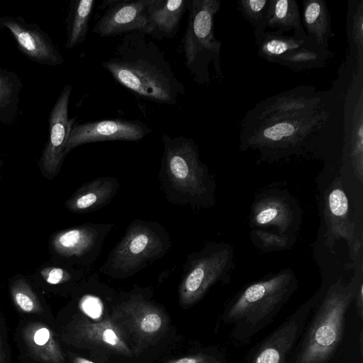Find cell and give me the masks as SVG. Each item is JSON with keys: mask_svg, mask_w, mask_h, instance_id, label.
<instances>
[{"mask_svg": "<svg viewBox=\"0 0 363 363\" xmlns=\"http://www.w3.org/2000/svg\"><path fill=\"white\" fill-rule=\"evenodd\" d=\"M189 0H150L145 34L157 40L172 39L177 33Z\"/></svg>", "mask_w": 363, "mask_h": 363, "instance_id": "21", "label": "cell"}, {"mask_svg": "<svg viewBox=\"0 0 363 363\" xmlns=\"http://www.w3.org/2000/svg\"><path fill=\"white\" fill-rule=\"evenodd\" d=\"M220 0H189L186 28L182 38L184 64L195 82L208 85L210 65L218 79H223L220 64L221 41L214 33V18Z\"/></svg>", "mask_w": 363, "mask_h": 363, "instance_id": "7", "label": "cell"}, {"mask_svg": "<svg viewBox=\"0 0 363 363\" xmlns=\"http://www.w3.org/2000/svg\"><path fill=\"white\" fill-rule=\"evenodd\" d=\"M250 235L255 245L264 252L289 249L294 241L289 236L275 234L259 228L253 229Z\"/></svg>", "mask_w": 363, "mask_h": 363, "instance_id": "33", "label": "cell"}, {"mask_svg": "<svg viewBox=\"0 0 363 363\" xmlns=\"http://www.w3.org/2000/svg\"><path fill=\"white\" fill-rule=\"evenodd\" d=\"M72 90V85H65L50 112L49 138L38 162L41 174L48 179H52L58 174L67 156V141L77 119L68 117Z\"/></svg>", "mask_w": 363, "mask_h": 363, "instance_id": "12", "label": "cell"}, {"mask_svg": "<svg viewBox=\"0 0 363 363\" xmlns=\"http://www.w3.org/2000/svg\"><path fill=\"white\" fill-rule=\"evenodd\" d=\"M0 29L8 30L18 50L32 62L48 66L62 65L65 60L50 35L36 23L20 16H0Z\"/></svg>", "mask_w": 363, "mask_h": 363, "instance_id": "16", "label": "cell"}, {"mask_svg": "<svg viewBox=\"0 0 363 363\" xmlns=\"http://www.w3.org/2000/svg\"><path fill=\"white\" fill-rule=\"evenodd\" d=\"M319 298L320 294L314 295L269 334L257 347L252 363H286L287 354L301 335Z\"/></svg>", "mask_w": 363, "mask_h": 363, "instance_id": "15", "label": "cell"}, {"mask_svg": "<svg viewBox=\"0 0 363 363\" xmlns=\"http://www.w3.org/2000/svg\"><path fill=\"white\" fill-rule=\"evenodd\" d=\"M354 301L357 310V313L361 319L363 317V281H362L357 289Z\"/></svg>", "mask_w": 363, "mask_h": 363, "instance_id": "36", "label": "cell"}, {"mask_svg": "<svg viewBox=\"0 0 363 363\" xmlns=\"http://www.w3.org/2000/svg\"><path fill=\"white\" fill-rule=\"evenodd\" d=\"M343 108L345 149L357 180L363 182V71L352 69Z\"/></svg>", "mask_w": 363, "mask_h": 363, "instance_id": "14", "label": "cell"}, {"mask_svg": "<svg viewBox=\"0 0 363 363\" xmlns=\"http://www.w3.org/2000/svg\"><path fill=\"white\" fill-rule=\"evenodd\" d=\"M346 33L349 45L347 56L363 70V1H349Z\"/></svg>", "mask_w": 363, "mask_h": 363, "instance_id": "29", "label": "cell"}, {"mask_svg": "<svg viewBox=\"0 0 363 363\" xmlns=\"http://www.w3.org/2000/svg\"><path fill=\"white\" fill-rule=\"evenodd\" d=\"M267 28L285 32L304 30L296 0H270Z\"/></svg>", "mask_w": 363, "mask_h": 363, "instance_id": "30", "label": "cell"}, {"mask_svg": "<svg viewBox=\"0 0 363 363\" xmlns=\"http://www.w3.org/2000/svg\"><path fill=\"white\" fill-rule=\"evenodd\" d=\"M301 22L305 33L312 41L329 49L333 34L331 17L325 0H304Z\"/></svg>", "mask_w": 363, "mask_h": 363, "instance_id": "24", "label": "cell"}, {"mask_svg": "<svg viewBox=\"0 0 363 363\" xmlns=\"http://www.w3.org/2000/svg\"><path fill=\"white\" fill-rule=\"evenodd\" d=\"M270 0H240L237 2L239 12L252 25L255 39L267 28Z\"/></svg>", "mask_w": 363, "mask_h": 363, "instance_id": "31", "label": "cell"}, {"mask_svg": "<svg viewBox=\"0 0 363 363\" xmlns=\"http://www.w3.org/2000/svg\"><path fill=\"white\" fill-rule=\"evenodd\" d=\"M329 49L318 45L309 40L300 48L287 52L276 58L273 62L286 67L294 71L301 72L325 67L333 57Z\"/></svg>", "mask_w": 363, "mask_h": 363, "instance_id": "25", "label": "cell"}, {"mask_svg": "<svg viewBox=\"0 0 363 363\" xmlns=\"http://www.w3.org/2000/svg\"><path fill=\"white\" fill-rule=\"evenodd\" d=\"M101 66L119 84L152 102L173 105L186 91L164 52L143 32L123 35Z\"/></svg>", "mask_w": 363, "mask_h": 363, "instance_id": "1", "label": "cell"}, {"mask_svg": "<svg viewBox=\"0 0 363 363\" xmlns=\"http://www.w3.org/2000/svg\"><path fill=\"white\" fill-rule=\"evenodd\" d=\"M151 132L140 121L112 118L75 124L70 130L65 153L84 144L107 140L138 141Z\"/></svg>", "mask_w": 363, "mask_h": 363, "instance_id": "17", "label": "cell"}, {"mask_svg": "<svg viewBox=\"0 0 363 363\" xmlns=\"http://www.w3.org/2000/svg\"><path fill=\"white\" fill-rule=\"evenodd\" d=\"M95 2V0H72L70 2L67 17L65 47L67 49H72L86 40Z\"/></svg>", "mask_w": 363, "mask_h": 363, "instance_id": "27", "label": "cell"}, {"mask_svg": "<svg viewBox=\"0 0 363 363\" xmlns=\"http://www.w3.org/2000/svg\"><path fill=\"white\" fill-rule=\"evenodd\" d=\"M294 272L287 268L250 283L229 302L223 320L234 325L233 335L246 340L265 328L297 289Z\"/></svg>", "mask_w": 363, "mask_h": 363, "instance_id": "5", "label": "cell"}, {"mask_svg": "<svg viewBox=\"0 0 363 363\" xmlns=\"http://www.w3.org/2000/svg\"><path fill=\"white\" fill-rule=\"evenodd\" d=\"M234 255L233 246L223 242H209L199 251L189 254L178 288L180 303L192 305L216 283H228L234 268Z\"/></svg>", "mask_w": 363, "mask_h": 363, "instance_id": "8", "label": "cell"}, {"mask_svg": "<svg viewBox=\"0 0 363 363\" xmlns=\"http://www.w3.org/2000/svg\"><path fill=\"white\" fill-rule=\"evenodd\" d=\"M73 363H94L83 357H77L74 359Z\"/></svg>", "mask_w": 363, "mask_h": 363, "instance_id": "38", "label": "cell"}, {"mask_svg": "<svg viewBox=\"0 0 363 363\" xmlns=\"http://www.w3.org/2000/svg\"><path fill=\"white\" fill-rule=\"evenodd\" d=\"M300 213L295 202L284 194L266 193L252 205L250 224L252 228L274 227L278 234L291 235L299 225Z\"/></svg>", "mask_w": 363, "mask_h": 363, "instance_id": "19", "label": "cell"}, {"mask_svg": "<svg viewBox=\"0 0 363 363\" xmlns=\"http://www.w3.org/2000/svg\"><path fill=\"white\" fill-rule=\"evenodd\" d=\"M171 247L169 232L161 223L134 219L99 272L114 279L128 278L162 258Z\"/></svg>", "mask_w": 363, "mask_h": 363, "instance_id": "6", "label": "cell"}, {"mask_svg": "<svg viewBox=\"0 0 363 363\" xmlns=\"http://www.w3.org/2000/svg\"><path fill=\"white\" fill-rule=\"evenodd\" d=\"M333 91H316L313 86L300 85L258 103L243 119L242 127L252 126L306 113L319 108L331 98Z\"/></svg>", "mask_w": 363, "mask_h": 363, "instance_id": "10", "label": "cell"}, {"mask_svg": "<svg viewBox=\"0 0 363 363\" xmlns=\"http://www.w3.org/2000/svg\"><path fill=\"white\" fill-rule=\"evenodd\" d=\"M342 93L333 90L330 100L319 108L252 126L242 127L240 147L258 150L262 155L278 157L291 155L334 125L333 116L342 111Z\"/></svg>", "mask_w": 363, "mask_h": 363, "instance_id": "3", "label": "cell"}, {"mask_svg": "<svg viewBox=\"0 0 363 363\" xmlns=\"http://www.w3.org/2000/svg\"><path fill=\"white\" fill-rule=\"evenodd\" d=\"M113 320L123 331L141 342L154 340L166 329L167 320L157 305L145 298L141 293H134L117 305Z\"/></svg>", "mask_w": 363, "mask_h": 363, "instance_id": "11", "label": "cell"}, {"mask_svg": "<svg viewBox=\"0 0 363 363\" xmlns=\"http://www.w3.org/2000/svg\"><path fill=\"white\" fill-rule=\"evenodd\" d=\"M81 309L87 315H99L101 313L103 304L101 298L94 294L84 295L79 302Z\"/></svg>", "mask_w": 363, "mask_h": 363, "instance_id": "34", "label": "cell"}, {"mask_svg": "<svg viewBox=\"0 0 363 363\" xmlns=\"http://www.w3.org/2000/svg\"><path fill=\"white\" fill-rule=\"evenodd\" d=\"M323 218L326 226L325 243L330 252H333L335 242L343 239L350 253L356 242L362 238V224L352 218L348 198L340 178H335L325 192Z\"/></svg>", "mask_w": 363, "mask_h": 363, "instance_id": "13", "label": "cell"}, {"mask_svg": "<svg viewBox=\"0 0 363 363\" xmlns=\"http://www.w3.org/2000/svg\"><path fill=\"white\" fill-rule=\"evenodd\" d=\"M23 337L30 353L45 363H64L59 344L50 329L42 323H30L23 330Z\"/></svg>", "mask_w": 363, "mask_h": 363, "instance_id": "23", "label": "cell"}, {"mask_svg": "<svg viewBox=\"0 0 363 363\" xmlns=\"http://www.w3.org/2000/svg\"><path fill=\"white\" fill-rule=\"evenodd\" d=\"M0 363H5V355L3 348V343L0 337Z\"/></svg>", "mask_w": 363, "mask_h": 363, "instance_id": "37", "label": "cell"}, {"mask_svg": "<svg viewBox=\"0 0 363 363\" xmlns=\"http://www.w3.org/2000/svg\"><path fill=\"white\" fill-rule=\"evenodd\" d=\"M150 0H109L103 3L106 9L92 29L101 37L125 35L133 31L145 33L147 8Z\"/></svg>", "mask_w": 363, "mask_h": 363, "instance_id": "18", "label": "cell"}, {"mask_svg": "<svg viewBox=\"0 0 363 363\" xmlns=\"http://www.w3.org/2000/svg\"><path fill=\"white\" fill-rule=\"evenodd\" d=\"M164 151L159 181L166 199L192 208H208L216 203V182L200 160L196 142L184 136L162 137Z\"/></svg>", "mask_w": 363, "mask_h": 363, "instance_id": "2", "label": "cell"}, {"mask_svg": "<svg viewBox=\"0 0 363 363\" xmlns=\"http://www.w3.org/2000/svg\"><path fill=\"white\" fill-rule=\"evenodd\" d=\"M16 73L0 67V123L11 125L15 121L19 104V94L23 88Z\"/></svg>", "mask_w": 363, "mask_h": 363, "instance_id": "28", "label": "cell"}, {"mask_svg": "<svg viewBox=\"0 0 363 363\" xmlns=\"http://www.w3.org/2000/svg\"><path fill=\"white\" fill-rule=\"evenodd\" d=\"M113 223H84L55 233L50 243L52 252L66 264L80 269L91 267Z\"/></svg>", "mask_w": 363, "mask_h": 363, "instance_id": "9", "label": "cell"}, {"mask_svg": "<svg viewBox=\"0 0 363 363\" xmlns=\"http://www.w3.org/2000/svg\"><path fill=\"white\" fill-rule=\"evenodd\" d=\"M119 188L115 177L96 178L78 188L65 201V206L74 213L94 212L109 204Z\"/></svg>", "mask_w": 363, "mask_h": 363, "instance_id": "20", "label": "cell"}, {"mask_svg": "<svg viewBox=\"0 0 363 363\" xmlns=\"http://www.w3.org/2000/svg\"><path fill=\"white\" fill-rule=\"evenodd\" d=\"M74 331L78 339L114 352L131 355L123 331L113 319L106 318L96 323L81 318L77 322Z\"/></svg>", "mask_w": 363, "mask_h": 363, "instance_id": "22", "label": "cell"}, {"mask_svg": "<svg viewBox=\"0 0 363 363\" xmlns=\"http://www.w3.org/2000/svg\"><path fill=\"white\" fill-rule=\"evenodd\" d=\"M10 292L16 308L27 313H40V302L26 280L23 277L16 278L10 286Z\"/></svg>", "mask_w": 363, "mask_h": 363, "instance_id": "32", "label": "cell"}, {"mask_svg": "<svg viewBox=\"0 0 363 363\" xmlns=\"http://www.w3.org/2000/svg\"><path fill=\"white\" fill-rule=\"evenodd\" d=\"M3 164H4V162H3L2 160H0V169H1V167H2V165H3Z\"/></svg>", "mask_w": 363, "mask_h": 363, "instance_id": "39", "label": "cell"}, {"mask_svg": "<svg viewBox=\"0 0 363 363\" xmlns=\"http://www.w3.org/2000/svg\"><path fill=\"white\" fill-rule=\"evenodd\" d=\"M167 363H220V361L211 355L199 354L172 359Z\"/></svg>", "mask_w": 363, "mask_h": 363, "instance_id": "35", "label": "cell"}, {"mask_svg": "<svg viewBox=\"0 0 363 363\" xmlns=\"http://www.w3.org/2000/svg\"><path fill=\"white\" fill-rule=\"evenodd\" d=\"M363 281V267L354 268V276L345 284L342 279L332 284L315 306L294 363H327L343 337L345 317Z\"/></svg>", "mask_w": 363, "mask_h": 363, "instance_id": "4", "label": "cell"}, {"mask_svg": "<svg viewBox=\"0 0 363 363\" xmlns=\"http://www.w3.org/2000/svg\"><path fill=\"white\" fill-rule=\"evenodd\" d=\"M284 33L280 30H265L255 38L258 55L269 62H273L281 55L297 49L311 40L304 30L294 32L293 35H286Z\"/></svg>", "mask_w": 363, "mask_h": 363, "instance_id": "26", "label": "cell"}]
</instances>
